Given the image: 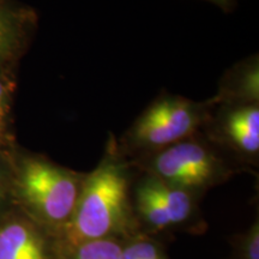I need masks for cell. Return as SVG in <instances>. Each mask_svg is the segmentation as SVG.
<instances>
[{
	"label": "cell",
	"instance_id": "13",
	"mask_svg": "<svg viewBox=\"0 0 259 259\" xmlns=\"http://www.w3.org/2000/svg\"><path fill=\"white\" fill-rule=\"evenodd\" d=\"M5 38H6V29H5L4 23L0 21V48H2L3 45H4Z\"/></svg>",
	"mask_w": 259,
	"mask_h": 259
},
{
	"label": "cell",
	"instance_id": "8",
	"mask_svg": "<svg viewBox=\"0 0 259 259\" xmlns=\"http://www.w3.org/2000/svg\"><path fill=\"white\" fill-rule=\"evenodd\" d=\"M138 209L145 221L155 228L162 229L173 225L170 216L158 198L151 179L145 181L138 190Z\"/></svg>",
	"mask_w": 259,
	"mask_h": 259
},
{
	"label": "cell",
	"instance_id": "1",
	"mask_svg": "<svg viewBox=\"0 0 259 259\" xmlns=\"http://www.w3.org/2000/svg\"><path fill=\"white\" fill-rule=\"evenodd\" d=\"M127 212V179L119 163L108 158L83 184L67 223L71 246L105 239L119 228Z\"/></svg>",
	"mask_w": 259,
	"mask_h": 259
},
{
	"label": "cell",
	"instance_id": "10",
	"mask_svg": "<svg viewBox=\"0 0 259 259\" xmlns=\"http://www.w3.org/2000/svg\"><path fill=\"white\" fill-rule=\"evenodd\" d=\"M245 259H259V228L258 223L252 227L245 240Z\"/></svg>",
	"mask_w": 259,
	"mask_h": 259
},
{
	"label": "cell",
	"instance_id": "14",
	"mask_svg": "<svg viewBox=\"0 0 259 259\" xmlns=\"http://www.w3.org/2000/svg\"><path fill=\"white\" fill-rule=\"evenodd\" d=\"M215 2H225V0H215Z\"/></svg>",
	"mask_w": 259,
	"mask_h": 259
},
{
	"label": "cell",
	"instance_id": "9",
	"mask_svg": "<svg viewBox=\"0 0 259 259\" xmlns=\"http://www.w3.org/2000/svg\"><path fill=\"white\" fill-rule=\"evenodd\" d=\"M122 247L108 239L83 242L76 247L73 259H119Z\"/></svg>",
	"mask_w": 259,
	"mask_h": 259
},
{
	"label": "cell",
	"instance_id": "3",
	"mask_svg": "<svg viewBox=\"0 0 259 259\" xmlns=\"http://www.w3.org/2000/svg\"><path fill=\"white\" fill-rule=\"evenodd\" d=\"M199 122L200 112L194 103L179 97H167L139 118L132 130V138L144 147H169L189 137Z\"/></svg>",
	"mask_w": 259,
	"mask_h": 259
},
{
	"label": "cell",
	"instance_id": "11",
	"mask_svg": "<svg viewBox=\"0 0 259 259\" xmlns=\"http://www.w3.org/2000/svg\"><path fill=\"white\" fill-rule=\"evenodd\" d=\"M6 114H8V92H6L4 84L0 80V130L4 126Z\"/></svg>",
	"mask_w": 259,
	"mask_h": 259
},
{
	"label": "cell",
	"instance_id": "2",
	"mask_svg": "<svg viewBox=\"0 0 259 259\" xmlns=\"http://www.w3.org/2000/svg\"><path fill=\"white\" fill-rule=\"evenodd\" d=\"M82 186L71 171L45 161L27 162L21 174L24 198L52 222H69Z\"/></svg>",
	"mask_w": 259,
	"mask_h": 259
},
{
	"label": "cell",
	"instance_id": "4",
	"mask_svg": "<svg viewBox=\"0 0 259 259\" xmlns=\"http://www.w3.org/2000/svg\"><path fill=\"white\" fill-rule=\"evenodd\" d=\"M153 168L157 179L187 190L211 181L218 173V162L199 143L180 141L158 154Z\"/></svg>",
	"mask_w": 259,
	"mask_h": 259
},
{
	"label": "cell",
	"instance_id": "5",
	"mask_svg": "<svg viewBox=\"0 0 259 259\" xmlns=\"http://www.w3.org/2000/svg\"><path fill=\"white\" fill-rule=\"evenodd\" d=\"M0 259H47L41 238L24 223H9L0 229Z\"/></svg>",
	"mask_w": 259,
	"mask_h": 259
},
{
	"label": "cell",
	"instance_id": "7",
	"mask_svg": "<svg viewBox=\"0 0 259 259\" xmlns=\"http://www.w3.org/2000/svg\"><path fill=\"white\" fill-rule=\"evenodd\" d=\"M158 198L169 213L173 225L186 221L192 212V199L185 189L168 185L157 178L151 179Z\"/></svg>",
	"mask_w": 259,
	"mask_h": 259
},
{
	"label": "cell",
	"instance_id": "6",
	"mask_svg": "<svg viewBox=\"0 0 259 259\" xmlns=\"http://www.w3.org/2000/svg\"><path fill=\"white\" fill-rule=\"evenodd\" d=\"M226 132L239 149L248 154L259 150V109L254 105L239 107L229 113Z\"/></svg>",
	"mask_w": 259,
	"mask_h": 259
},
{
	"label": "cell",
	"instance_id": "12",
	"mask_svg": "<svg viewBox=\"0 0 259 259\" xmlns=\"http://www.w3.org/2000/svg\"><path fill=\"white\" fill-rule=\"evenodd\" d=\"M119 259H138V257H137V254H136L132 245H128L127 247L122 248Z\"/></svg>",
	"mask_w": 259,
	"mask_h": 259
}]
</instances>
